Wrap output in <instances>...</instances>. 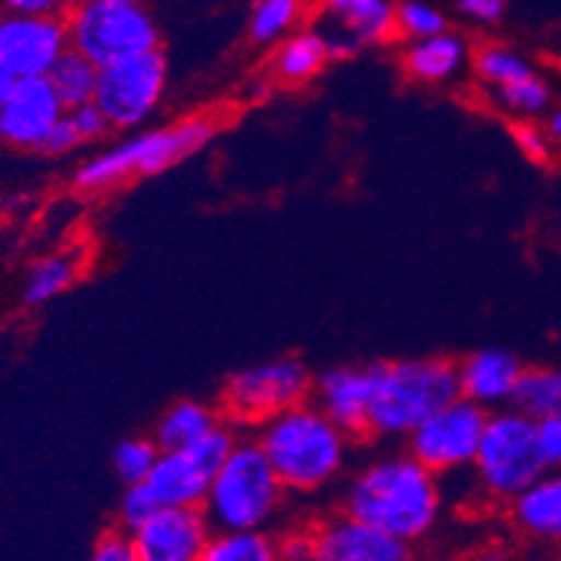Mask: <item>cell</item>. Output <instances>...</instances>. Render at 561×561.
Listing matches in <instances>:
<instances>
[{"label":"cell","instance_id":"cell-29","mask_svg":"<svg viewBox=\"0 0 561 561\" xmlns=\"http://www.w3.org/2000/svg\"><path fill=\"white\" fill-rule=\"evenodd\" d=\"M157 458H160V447H157L154 438L131 436L115 447L112 469H115V476L121 478L124 486H140L151 476Z\"/></svg>","mask_w":561,"mask_h":561},{"label":"cell","instance_id":"cell-36","mask_svg":"<svg viewBox=\"0 0 561 561\" xmlns=\"http://www.w3.org/2000/svg\"><path fill=\"white\" fill-rule=\"evenodd\" d=\"M537 438H539V453H542L545 469H550V472H561V416L559 420L539 422Z\"/></svg>","mask_w":561,"mask_h":561},{"label":"cell","instance_id":"cell-22","mask_svg":"<svg viewBox=\"0 0 561 561\" xmlns=\"http://www.w3.org/2000/svg\"><path fill=\"white\" fill-rule=\"evenodd\" d=\"M218 425H224L218 411L204 405L198 400H180L173 402L157 422L154 442L160 453H180L191 450L202 438L210 436Z\"/></svg>","mask_w":561,"mask_h":561},{"label":"cell","instance_id":"cell-19","mask_svg":"<svg viewBox=\"0 0 561 561\" xmlns=\"http://www.w3.org/2000/svg\"><path fill=\"white\" fill-rule=\"evenodd\" d=\"M472 65V50L467 39L456 32L408 43L402 50V68L420 84H447L458 79Z\"/></svg>","mask_w":561,"mask_h":561},{"label":"cell","instance_id":"cell-30","mask_svg":"<svg viewBox=\"0 0 561 561\" xmlns=\"http://www.w3.org/2000/svg\"><path fill=\"white\" fill-rule=\"evenodd\" d=\"M445 32H450L447 14L433 3L405 0L397 7V37H402L405 43H420V39L438 37Z\"/></svg>","mask_w":561,"mask_h":561},{"label":"cell","instance_id":"cell-11","mask_svg":"<svg viewBox=\"0 0 561 561\" xmlns=\"http://www.w3.org/2000/svg\"><path fill=\"white\" fill-rule=\"evenodd\" d=\"M489 413L458 397L408 436L405 453L436 478L472 469Z\"/></svg>","mask_w":561,"mask_h":561},{"label":"cell","instance_id":"cell-31","mask_svg":"<svg viewBox=\"0 0 561 561\" xmlns=\"http://www.w3.org/2000/svg\"><path fill=\"white\" fill-rule=\"evenodd\" d=\"M160 512L157 508V503L151 500V494L146 492V486H126L124 494H121V508H117V517H121V525H124V530L129 534V530L140 528L142 523L149 517H154V514Z\"/></svg>","mask_w":561,"mask_h":561},{"label":"cell","instance_id":"cell-5","mask_svg":"<svg viewBox=\"0 0 561 561\" xmlns=\"http://www.w3.org/2000/svg\"><path fill=\"white\" fill-rule=\"evenodd\" d=\"M285 489L254 438H238L204 497L213 530H268L285 503Z\"/></svg>","mask_w":561,"mask_h":561},{"label":"cell","instance_id":"cell-28","mask_svg":"<svg viewBox=\"0 0 561 561\" xmlns=\"http://www.w3.org/2000/svg\"><path fill=\"white\" fill-rule=\"evenodd\" d=\"M76 274H79V263L70 254H54V257L39 260L28 272V277H25V302L43 305L48 299L59 297V294H65L76 283Z\"/></svg>","mask_w":561,"mask_h":561},{"label":"cell","instance_id":"cell-9","mask_svg":"<svg viewBox=\"0 0 561 561\" xmlns=\"http://www.w3.org/2000/svg\"><path fill=\"white\" fill-rule=\"evenodd\" d=\"M168 93V59L162 50L135 56L99 70L93 104L110 129H140L160 110Z\"/></svg>","mask_w":561,"mask_h":561},{"label":"cell","instance_id":"cell-34","mask_svg":"<svg viewBox=\"0 0 561 561\" xmlns=\"http://www.w3.org/2000/svg\"><path fill=\"white\" fill-rule=\"evenodd\" d=\"M456 12L467 23L492 28V25L503 23V18H506V3L503 0H461V3H456Z\"/></svg>","mask_w":561,"mask_h":561},{"label":"cell","instance_id":"cell-40","mask_svg":"<svg viewBox=\"0 0 561 561\" xmlns=\"http://www.w3.org/2000/svg\"><path fill=\"white\" fill-rule=\"evenodd\" d=\"M545 135L550 137V142H561V106H553L545 117Z\"/></svg>","mask_w":561,"mask_h":561},{"label":"cell","instance_id":"cell-18","mask_svg":"<svg viewBox=\"0 0 561 561\" xmlns=\"http://www.w3.org/2000/svg\"><path fill=\"white\" fill-rule=\"evenodd\" d=\"M316 405L328 413L350 438L369 436L371 369L369 366H335L321 371L313 382Z\"/></svg>","mask_w":561,"mask_h":561},{"label":"cell","instance_id":"cell-37","mask_svg":"<svg viewBox=\"0 0 561 561\" xmlns=\"http://www.w3.org/2000/svg\"><path fill=\"white\" fill-rule=\"evenodd\" d=\"M90 561H137L135 550H131L129 537L121 534V530H110L95 542Z\"/></svg>","mask_w":561,"mask_h":561},{"label":"cell","instance_id":"cell-39","mask_svg":"<svg viewBox=\"0 0 561 561\" xmlns=\"http://www.w3.org/2000/svg\"><path fill=\"white\" fill-rule=\"evenodd\" d=\"M9 14H18V18H54V14H62V7L56 0H12L7 3Z\"/></svg>","mask_w":561,"mask_h":561},{"label":"cell","instance_id":"cell-3","mask_svg":"<svg viewBox=\"0 0 561 561\" xmlns=\"http://www.w3.org/2000/svg\"><path fill=\"white\" fill-rule=\"evenodd\" d=\"M369 436L408 438L436 411L458 400V366L445 358L369 364Z\"/></svg>","mask_w":561,"mask_h":561},{"label":"cell","instance_id":"cell-1","mask_svg":"<svg viewBox=\"0 0 561 561\" xmlns=\"http://www.w3.org/2000/svg\"><path fill=\"white\" fill-rule=\"evenodd\" d=\"M341 514L400 542L416 545L442 517V486L408 453H389L366 461L352 476Z\"/></svg>","mask_w":561,"mask_h":561},{"label":"cell","instance_id":"cell-32","mask_svg":"<svg viewBox=\"0 0 561 561\" xmlns=\"http://www.w3.org/2000/svg\"><path fill=\"white\" fill-rule=\"evenodd\" d=\"M514 142H517V149L523 151L530 162H548L550 157H553V142L545 135L542 126L517 124V129H514Z\"/></svg>","mask_w":561,"mask_h":561},{"label":"cell","instance_id":"cell-42","mask_svg":"<svg viewBox=\"0 0 561 561\" xmlns=\"http://www.w3.org/2000/svg\"><path fill=\"white\" fill-rule=\"evenodd\" d=\"M12 90H14V79L9 73H3V70H0V110L7 106V101H9V95H12Z\"/></svg>","mask_w":561,"mask_h":561},{"label":"cell","instance_id":"cell-4","mask_svg":"<svg viewBox=\"0 0 561 561\" xmlns=\"http://www.w3.org/2000/svg\"><path fill=\"white\" fill-rule=\"evenodd\" d=\"M216 135V121L210 115H191L173 124L137 131L115 142L101 154L90 157L76 171V187L87 193L110 191L140 176H157L168 168L180 165L187 157L198 154Z\"/></svg>","mask_w":561,"mask_h":561},{"label":"cell","instance_id":"cell-7","mask_svg":"<svg viewBox=\"0 0 561 561\" xmlns=\"http://www.w3.org/2000/svg\"><path fill=\"white\" fill-rule=\"evenodd\" d=\"M545 472L548 469L539 453L537 422H530L514 408L489 413L486 431L472 461V476L481 492L500 503H512Z\"/></svg>","mask_w":561,"mask_h":561},{"label":"cell","instance_id":"cell-26","mask_svg":"<svg viewBox=\"0 0 561 561\" xmlns=\"http://www.w3.org/2000/svg\"><path fill=\"white\" fill-rule=\"evenodd\" d=\"M202 561H283L268 530H216Z\"/></svg>","mask_w":561,"mask_h":561},{"label":"cell","instance_id":"cell-27","mask_svg":"<svg viewBox=\"0 0 561 561\" xmlns=\"http://www.w3.org/2000/svg\"><path fill=\"white\" fill-rule=\"evenodd\" d=\"M48 81L56 90V95H59V101H62L65 110H76V106L93 104L95 84H99V68L93 62H87L84 56H79L76 50H68L54 65V70L48 73Z\"/></svg>","mask_w":561,"mask_h":561},{"label":"cell","instance_id":"cell-8","mask_svg":"<svg viewBox=\"0 0 561 561\" xmlns=\"http://www.w3.org/2000/svg\"><path fill=\"white\" fill-rule=\"evenodd\" d=\"M313 375L299 358L263 360L229 375L221 391V405L234 422L263 425L313 397Z\"/></svg>","mask_w":561,"mask_h":561},{"label":"cell","instance_id":"cell-20","mask_svg":"<svg viewBox=\"0 0 561 561\" xmlns=\"http://www.w3.org/2000/svg\"><path fill=\"white\" fill-rule=\"evenodd\" d=\"M512 519L528 539L561 545V472H545L512 500Z\"/></svg>","mask_w":561,"mask_h":561},{"label":"cell","instance_id":"cell-16","mask_svg":"<svg viewBox=\"0 0 561 561\" xmlns=\"http://www.w3.org/2000/svg\"><path fill=\"white\" fill-rule=\"evenodd\" d=\"M65 106L48 79L14 81L7 106L0 110V137L18 149H43L50 135L65 117Z\"/></svg>","mask_w":561,"mask_h":561},{"label":"cell","instance_id":"cell-15","mask_svg":"<svg viewBox=\"0 0 561 561\" xmlns=\"http://www.w3.org/2000/svg\"><path fill=\"white\" fill-rule=\"evenodd\" d=\"M316 561H420L413 545L350 519L346 514L313 525Z\"/></svg>","mask_w":561,"mask_h":561},{"label":"cell","instance_id":"cell-17","mask_svg":"<svg viewBox=\"0 0 561 561\" xmlns=\"http://www.w3.org/2000/svg\"><path fill=\"white\" fill-rule=\"evenodd\" d=\"M458 366V394L486 413L512 408L514 391L525 366L514 358V352L486 346L461 360Z\"/></svg>","mask_w":561,"mask_h":561},{"label":"cell","instance_id":"cell-21","mask_svg":"<svg viewBox=\"0 0 561 561\" xmlns=\"http://www.w3.org/2000/svg\"><path fill=\"white\" fill-rule=\"evenodd\" d=\"M330 62H333V56H330L328 45L310 25V28L294 32L274 48L272 76L283 87H302L313 81Z\"/></svg>","mask_w":561,"mask_h":561},{"label":"cell","instance_id":"cell-14","mask_svg":"<svg viewBox=\"0 0 561 561\" xmlns=\"http://www.w3.org/2000/svg\"><path fill=\"white\" fill-rule=\"evenodd\" d=\"M213 534L202 508H160L126 537L137 561H202Z\"/></svg>","mask_w":561,"mask_h":561},{"label":"cell","instance_id":"cell-10","mask_svg":"<svg viewBox=\"0 0 561 561\" xmlns=\"http://www.w3.org/2000/svg\"><path fill=\"white\" fill-rule=\"evenodd\" d=\"M238 445L229 425H218L191 450L160 453L151 476L142 481L157 508H202L218 469Z\"/></svg>","mask_w":561,"mask_h":561},{"label":"cell","instance_id":"cell-24","mask_svg":"<svg viewBox=\"0 0 561 561\" xmlns=\"http://www.w3.org/2000/svg\"><path fill=\"white\" fill-rule=\"evenodd\" d=\"M514 411L530 422H548L561 416V369L559 366H530L523 369L512 400Z\"/></svg>","mask_w":561,"mask_h":561},{"label":"cell","instance_id":"cell-12","mask_svg":"<svg viewBox=\"0 0 561 561\" xmlns=\"http://www.w3.org/2000/svg\"><path fill=\"white\" fill-rule=\"evenodd\" d=\"M70 50L62 14L54 18H0V70L23 79H48L54 65Z\"/></svg>","mask_w":561,"mask_h":561},{"label":"cell","instance_id":"cell-23","mask_svg":"<svg viewBox=\"0 0 561 561\" xmlns=\"http://www.w3.org/2000/svg\"><path fill=\"white\" fill-rule=\"evenodd\" d=\"M472 70L478 81L486 87L489 93H503L508 87L523 84V81L539 76L528 56L519 54L517 48L506 43H486L472 54Z\"/></svg>","mask_w":561,"mask_h":561},{"label":"cell","instance_id":"cell-2","mask_svg":"<svg viewBox=\"0 0 561 561\" xmlns=\"http://www.w3.org/2000/svg\"><path fill=\"white\" fill-rule=\"evenodd\" d=\"M285 492L316 494L344 476L352 438L316 402L263 422L254 436Z\"/></svg>","mask_w":561,"mask_h":561},{"label":"cell","instance_id":"cell-6","mask_svg":"<svg viewBox=\"0 0 561 561\" xmlns=\"http://www.w3.org/2000/svg\"><path fill=\"white\" fill-rule=\"evenodd\" d=\"M70 50L95 68H110L160 50L157 18L137 0H81L65 14Z\"/></svg>","mask_w":561,"mask_h":561},{"label":"cell","instance_id":"cell-41","mask_svg":"<svg viewBox=\"0 0 561 561\" xmlns=\"http://www.w3.org/2000/svg\"><path fill=\"white\" fill-rule=\"evenodd\" d=\"M463 561H512V556H508V550L503 548H481L472 556H467Z\"/></svg>","mask_w":561,"mask_h":561},{"label":"cell","instance_id":"cell-35","mask_svg":"<svg viewBox=\"0 0 561 561\" xmlns=\"http://www.w3.org/2000/svg\"><path fill=\"white\" fill-rule=\"evenodd\" d=\"M68 117H70V124H73V129L79 131L81 142L101 140L106 131H112L110 124H106V117L101 115V110L95 104H84V106H76V110H68Z\"/></svg>","mask_w":561,"mask_h":561},{"label":"cell","instance_id":"cell-13","mask_svg":"<svg viewBox=\"0 0 561 561\" xmlns=\"http://www.w3.org/2000/svg\"><path fill=\"white\" fill-rule=\"evenodd\" d=\"M333 59L358 54L397 37V7L391 0H333L321 7L313 25Z\"/></svg>","mask_w":561,"mask_h":561},{"label":"cell","instance_id":"cell-25","mask_svg":"<svg viewBox=\"0 0 561 561\" xmlns=\"http://www.w3.org/2000/svg\"><path fill=\"white\" fill-rule=\"evenodd\" d=\"M305 18V7L297 0H260L249 12V39L254 45H272L277 48L283 39L299 32V23Z\"/></svg>","mask_w":561,"mask_h":561},{"label":"cell","instance_id":"cell-38","mask_svg":"<svg viewBox=\"0 0 561 561\" xmlns=\"http://www.w3.org/2000/svg\"><path fill=\"white\" fill-rule=\"evenodd\" d=\"M79 146H81L79 131L73 129L68 112H65L62 121H59V124H56L54 129H50V135L45 137L43 149H39V151H45V154H68V151L79 149Z\"/></svg>","mask_w":561,"mask_h":561},{"label":"cell","instance_id":"cell-33","mask_svg":"<svg viewBox=\"0 0 561 561\" xmlns=\"http://www.w3.org/2000/svg\"><path fill=\"white\" fill-rule=\"evenodd\" d=\"M279 559L283 561H316L313 528H294L277 537Z\"/></svg>","mask_w":561,"mask_h":561}]
</instances>
